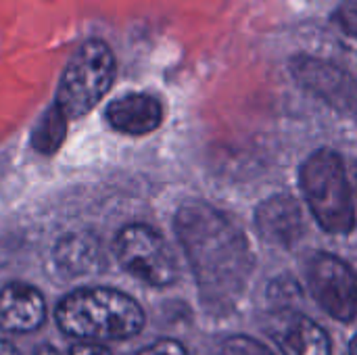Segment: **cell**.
I'll return each mask as SVG.
<instances>
[{"mask_svg": "<svg viewBox=\"0 0 357 355\" xmlns=\"http://www.w3.org/2000/svg\"><path fill=\"white\" fill-rule=\"evenodd\" d=\"M174 226L197 278L203 305L220 316L232 312L255 268L245 232L207 203L182 205Z\"/></svg>", "mask_w": 357, "mask_h": 355, "instance_id": "1", "label": "cell"}, {"mask_svg": "<svg viewBox=\"0 0 357 355\" xmlns=\"http://www.w3.org/2000/svg\"><path fill=\"white\" fill-rule=\"evenodd\" d=\"M54 322L65 337L77 341H128L142 333L146 316L136 299L109 287H86L65 295Z\"/></svg>", "mask_w": 357, "mask_h": 355, "instance_id": "2", "label": "cell"}, {"mask_svg": "<svg viewBox=\"0 0 357 355\" xmlns=\"http://www.w3.org/2000/svg\"><path fill=\"white\" fill-rule=\"evenodd\" d=\"M299 184L318 224L331 234H349L356 226L351 186L341 157L320 149L303 163Z\"/></svg>", "mask_w": 357, "mask_h": 355, "instance_id": "3", "label": "cell"}, {"mask_svg": "<svg viewBox=\"0 0 357 355\" xmlns=\"http://www.w3.org/2000/svg\"><path fill=\"white\" fill-rule=\"evenodd\" d=\"M113 80L115 56L111 48L102 40L90 38L67 61L54 103L67 119H79L107 96Z\"/></svg>", "mask_w": 357, "mask_h": 355, "instance_id": "4", "label": "cell"}, {"mask_svg": "<svg viewBox=\"0 0 357 355\" xmlns=\"http://www.w3.org/2000/svg\"><path fill=\"white\" fill-rule=\"evenodd\" d=\"M115 257L119 266L140 282L165 289L178 276V262L167 241L144 224H130L115 236Z\"/></svg>", "mask_w": 357, "mask_h": 355, "instance_id": "5", "label": "cell"}, {"mask_svg": "<svg viewBox=\"0 0 357 355\" xmlns=\"http://www.w3.org/2000/svg\"><path fill=\"white\" fill-rule=\"evenodd\" d=\"M305 274L314 299L328 316L339 322H351L356 318L357 276L343 259L331 253H314L307 259Z\"/></svg>", "mask_w": 357, "mask_h": 355, "instance_id": "6", "label": "cell"}, {"mask_svg": "<svg viewBox=\"0 0 357 355\" xmlns=\"http://www.w3.org/2000/svg\"><path fill=\"white\" fill-rule=\"evenodd\" d=\"M291 73L301 88L339 111H349L356 105V77L331 61L299 54L291 61Z\"/></svg>", "mask_w": 357, "mask_h": 355, "instance_id": "7", "label": "cell"}, {"mask_svg": "<svg viewBox=\"0 0 357 355\" xmlns=\"http://www.w3.org/2000/svg\"><path fill=\"white\" fill-rule=\"evenodd\" d=\"M266 333L282 355H331V339L320 324L295 310H274Z\"/></svg>", "mask_w": 357, "mask_h": 355, "instance_id": "8", "label": "cell"}, {"mask_svg": "<svg viewBox=\"0 0 357 355\" xmlns=\"http://www.w3.org/2000/svg\"><path fill=\"white\" fill-rule=\"evenodd\" d=\"M48 308L44 295L27 282H8L0 289V328L10 335H29L44 326Z\"/></svg>", "mask_w": 357, "mask_h": 355, "instance_id": "9", "label": "cell"}, {"mask_svg": "<svg viewBox=\"0 0 357 355\" xmlns=\"http://www.w3.org/2000/svg\"><path fill=\"white\" fill-rule=\"evenodd\" d=\"M259 236L276 247H293L303 236V216L299 203L289 195H274L255 209Z\"/></svg>", "mask_w": 357, "mask_h": 355, "instance_id": "10", "label": "cell"}, {"mask_svg": "<svg viewBox=\"0 0 357 355\" xmlns=\"http://www.w3.org/2000/svg\"><path fill=\"white\" fill-rule=\"evenodd\" d=\"M105 117L113 130L130 136H142L161 126L163 107L151 94L130 92L109 103Z\"/></svg>", "mask_w": 357, "mask_h": 355, "instance_id": "11", "label": "cell"}, {"mask_svg": "<svg viewBox=\"0 0 357 355\" xmlns=\"http://www.w3.org/2000/svg\"><path fill=\"white\" fill-rule=\"evenodd\" d=\"M52 262L67 278L98 274L107 266L100 241L90 232H69L61 236L52 249Z\"/></svg>", "mask_w": 357, "mask_h": 355, "instance_id": "12", "label": "cell"}, {"mask_svg": "<svg viewBox=\"0 0 357 355\" xmlns=\"http://www.w3.org/2000/svg\"><path fill=\"white\" fill-rule=\"evenodd\" d=\"M67 115L54 103L36 123L31 132V146L42 155H54L67 134Z\"/></svg>", "mask_w": 357, "mask_h": 355, "instance_id": "13", "label": "cell"}, {"mask_svg": "<svg viewBox=\"0 0 357 355\" xmlns=\"http://www.w3.org/2000/svg\"><path fill=\"white\" fill-rule=\"evenodd\" d=\"M303 291L293 276H278L268 287V301L274 310H293L297 301H301Z\"/></svg>", "mask_w": 357, "mask_h": 355, "instance_id": "14", "label": "cell"}, {"mask_svg": "<svg viewBox=\"0 0 357 355\" xmlns=\"http://www.w3.org/2000/svg\"><path fill=\"white\" fill-rule=\"evenodd\" d=\"M222 355H274L264 343L247 335L228 337L222 345Z\"/></svg>", "mask_w": 357, "mask_h": 355, "instance_id": "15", "label": "cell"}, {"mask_svg": "<svg viewBox=\"0 0 357 355\" xmlns=\"http://www.w3.org/2000/svg\"><path fill=\"white\" fill-rule=\"evenodd\" d=\"M136 355H188L186 347L176 339H159L144 349H140Z\"/></svg>", "mask_w": 357, "mask_h": 355, "instance_id": "16", "label": "cell"}, {"mask_svg": "<svg viewBox=\"0 0 357 355\" xmlns=\"http://www.w3.org/2000/svg\"><path fill=\"white\" fill-rule=\"evenodd\" d=\"M335 21L343 27V31L357 38V2H345L343 6H339V10L335 13Z\"/></svg>", "mask_w": 357, "mask_h": 355, "instance_id": "17", "label": "cell"}, {"mask_svg": "<svg viewBox=\"0 0 357 355\" xmlns=\"http://www.w3.org/2000/svg\"><path fill=\"white\" fill-rule=\"evenodd\" d=\"M69 355H113V352L94 341H79L69 347Z\"/></svg>", "mask_w": 357, "mask_h": 355, "instance_id": "18", "label": "cell"}, {"mask_svg": "<svg viewBox=\"0 0 357 355\" xmlns=\"http://www.w3.org/2000/svg\"><path fill=\"white\" fill-rule=\"evenodd\" d=\"M0 355H21V354H19V349H17L10 341L0 339Z\"/></svg>", "mask_w": 357, "mask_h": 355, "instance_id": "19", "label": "cell"}, {"mask_svg": "<svg viewBox=\"0 0 357 355\" xmlns=\"http://www.w3.org/2000/svg\"><path fill=\"white\" fill-rule=\"evenodd\" d=\"M33 355H61L59 354V349H54L52 345H48V343H42L36 352H33Z\"/></svg>", "mask_w": 357, "mask_h": 355, "instance_id": "20", "label": "cell"}, {"mask_svg": "<svg viewBox=\"0 0 357 355\" xmlns=\"http://www.w3.org/2000/svg\"><path fill=\"white\" fill-rule=\"evenodd\" d=\"M349 355H357V335L351 339V343H349Z\"/></svg>", "mask_w": 357, "mask_h": 355, "instance_id": "21", "label": "cell"}, {"mask_svg": "<svg viewBox=\"0 0 357 355\" xmlns=\"http://www.w3.org/2000/svg\"><path fill=\"white\" fill-rule=\"evenodd\" d=\"M356 180H357V165H356Z\"/></svg>", "mask_w": 357, "mask_h": 355, "instance_id": "22", "label": "cell"}]
</instances>
